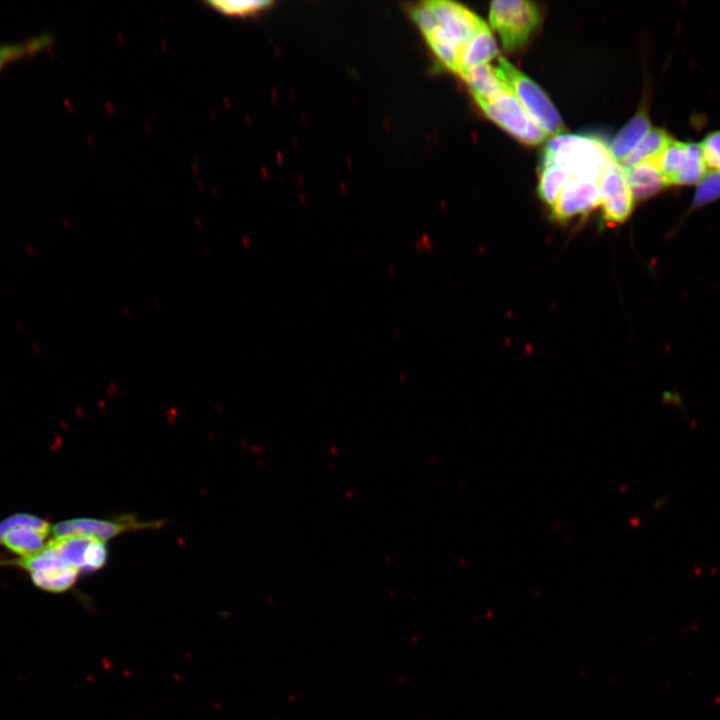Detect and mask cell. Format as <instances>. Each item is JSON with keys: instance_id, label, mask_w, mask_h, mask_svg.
<instances>
[{"instance_id": "11", "label": "cell", "mask_w": 720, "mask_h": 720, "mask_svg": "<svg viewBox=\"0 0 720 720\" xmlns=\"http://www.w3.org/2000/svg\"><path fill=\"white\" fill-rule=\"evenodd\" d=\"M651 129L647 109L642 106L608 145L613 161L621 165Z\"/></svg>"}, {"instance_id": "17", "label": "cell", "mask_w": 720, "mask_h": 720, "mask_svg": "<svg viewBox=\"0 0 720 720\" xmlns=\"http://www.w3.org/2000/svg\"><path fill=\"white\" fill-rule=\"evenodd\" d=\"M79 570L73 567L31 572V580L38 588L48 592H64L75 583Z\"/></svg>"}, {"instance_id": "16", "label": "cell", "mask_w": 720, "mask_h": 720, "mask_svg": "<svg viewBox=\"0 0 720 720\" xmlns=\"http://www.w3.org/2000/svg\"><path fill=\"white\" fill-rule=\"evenodd\" d=\"M673 139L665 129H651L620 166L628 169L639 162L656 159Z\"/></svg>"}, {"instance_id": "2", "label": "cell", "mask_w": 720, "mask_h": 720, "mask_svg": "<svg viewBox=\"0 0 720 720\" xmlns=\"http://www.w3.org/2000/svg\"><path fill=\"white\" fill-rule=\"evenodd\" d=\"M497 73L533 122L547 135L565 131L562 119L543 90L505 58H499Z\"/></svg>"}, {"instance_id": "13", "label": "cell", "mask_w": 720, "mask_h": 720, "mask_svg": "<svg viewBox=\"0 0 720 720\" xmlns=\"http://www.w3.org/2000/svg\"><path fill=\"white\" fill-rule=\"evenodd\" d=\"M458 74L472 90L473 95L485 100H493L511 92L499 77L496 68L488 63L462 69Z\"/></svg>"}, {"instance_id": "19", "label": "cell", "mask_w": 720, "mask_h": 720, "mask_svg": "<svg viewBox=\"0 0 720 720\" xmlns=\"http://www.w3.org/2000/svg\"><path fill=\"white\" fill-rule=\"evenodd\" d=\"M425 37L440 62L451 71L458 73L461 49L445 35L438 25Z\"/></svg>"}, {"instance_id": "7", "label": "cell", "mask_w": 720, "mask_h": 720, "mask_svg": "<svg viewBox=\"0 0 720 720\" xmlns=\"http://www.w3.org/2000/svg\"><path fill=\"white\" fill-rule=\"evenodd\" d=\"M600 199L598 181L571 177L552 205L551 216L559 222H565L574 216L586 215L600 204Z\"/></svg>"}, {"instance_id": "6", "label": "cell", "mask_w": 720, "mask_h": 720, "mask_svg": "<svg viewBox=\"0 0 720 720\" xmlns=\"http://www.w3.org/2000/svg\"><path fill=\"white\" fill-rule=\"evenodd\" d=\"M600 205L606 223H623L633 210V196L624 169L612 163L600 180Z\"/></svg>"}, {"instance_id": "8", "label": "cell", "mask_w": 720, "mask_h": 720, "mask_svg": "<svg viewBox=\"0 0 720 720\" xmlns=\"http://www.w3.org/2000/svg\"><path fill=\"white\" fill-rule=\"evenodd\" d=\"M437 25L461 50L474 37L484 22L466 7L452 1H429Z\"/></svg>"}, {"instance_id": "9", "label": "cell", "mask_w": 720, "mask_h": 720, "mask_svg": "<svg viewBox=\"0 0 720 720\" xmlns=\"http://www.w3.org/2000/svg\"><path fill=\"white\" fill-rule=\"evenodd\" d=\"M151 526V522H139L130 517L118 520L81 518L59 522L51 527L50 533L53 538L83 536L105 542L123 532Z\"/></svg>"}, {"instance_id": "20", "label": "cell", "mask_w": 720, "mask_h": 720, "mask_svg": "<svg viewBox=\"0 0 720 720\" xmlns=\"http://www.w3.org/2000/svg\"><path fill=\"white\" fill-rule=\"evenodd\" d=\"M720 199V171L706 172L698 182L692 198L690 210L706 206Z\"/></svg>"}, {"instance_id": "21", "label": "cell", "mask_w": 720, "mask_h": 720, "mask_svg": "<svg viewBox=\"0 0 720 720\" xmlns=\"http://www.w3.org/2000/svg\"><path fill=\"white\" fill-rule=\"evenodd\" d=\"M211 8L226 16L243 17L254 14L269 5L270 1H210Z\"/></svg>"}, {"instance_id": "3", "label": "cell", "mask_w": 720, "mask_h": 720, "mask_svg": "<svg viewBox=\"0 0 720 720\" xmlns=\"http://www.w3.org/2000/svg\"><path fill=\"white\" fill-rule=\"evenodd\" d=\"M540 18L538 6L530 1L496 0L490 5V24L507 51L522 47L539 25Z\"/></svg>"}, {"instance_id": "23", "label": "cell", "mask_w": 720, "mask_h": 720, "mask_svg": "<svg viewBox=\"0 0 720 720\" xmlns=\"http://www.w3.org/2000/svg\"><path fill=\"white\" fill-rule=\"evenodd\" d=\"M412 17L424 35H427L437 26L436 17L429 1L415 7L412 11Z\"/></svg>"}, {"instance_id": "1", "label": "cell", "mask_w": 720, "mask_h": 720, "mask_svg": "<svg viewBox=\"0 0 720 720\" xmlns=\"http://www.w3.org/2000/svg\"><path fill=\"white\" fill-rule=\"evenodd\" d=\"M615 163L608 145L591 135H557L545 146L541 167L557 165L571 177H584L598 181L609 165Z\"/></svg>"}, {"instance_id": "4", "label": "cell", "mask_w": 720, "mask_h": 720, "mask_svg": "<svg viewBox=\"0 0 720 720\" xmlns=\"http://www.w3.org/2000/svg\"><path fill=\"white\" fill-rule=\"evenodd\" d=\"M473 97L487 117L519 141L537 145L546 140L548 135L533 122L512 92L493 100Z\"/></svg>"}, {"instance_id": "22", "label": "cell", "mask_w": 720, "mask_h": 720, "mask_svg": "<svg viewBox=\"0 0 720 720\" xmlns=\"http://www.w3.org/2000/svg\"><path fill=\"white\" fill-rule=\"evenodd\" d=\"M699 146L706 166L720 171V130L707 133Z\"/></svg>"}, {"instance_id": "10", "label": "cell", "mask_w": 720, "mask_h": 720, "mask_svg": "<svg viewBox=\"0 0 720 720\" xmlns=\"http://www.w3.org/2000/svg\"><path fill=\"white\" fill-rule=\"evenodd\" d=\"M51 540L58 547L65 562L79 572L95 571L106 562L107 548L104 541L83 536H67Z\"/></svg>"}, {"instance_id": "12", "label": "cell", "mask_w": 720, "mask_h": 720, "mask_svg": "<svg viewBox=\"0 0 720 720\" xmlns=\"http://www.w3.org/2000/svg\"><path fill=\"white\" fill-rule=\"evenodd\" d=\"M624 171L634 200H645L668 187L656 159L639 162Z\"/></svg>"}, {"instance_id": "5", "label": "cell", "mask_w": 720, "mask_h": 720, "mask_svg": "<svg viewBox=\"0 0 720 720\" xmlns=\"http://www.w3.org/2000/svg\"><path fill=\"white\" fill-rule=\"evenodd\" d=\"M656 162L668 186L691 183L704 168L699 144L675 139L656 158Z\"/></svg>"}, {"instance_id": "18", "label": "cell", "mask_w": 720, "mask_h": 720, "mask_svg": "<svg viewBox=\"0 0 720 720\" xmlns=\"http://www.w3.org/2000/svg\"><path fill=\"white\" fill-rule=\"evenodd\" d=\"M571 178L570 174L557 165L541 167V177L537 192L539 197L552 207L561 189Z\"/></svg>"}, {"instance_id": "15", "label": "cell", "mask_w": 720, "mask_h": 720, "mask_svg": "<svg viewBox=\"0 0 720 720\" xmlns=\"http://www.w3.org/2000/svg\"><path fill=\"white\" fill-rule=\"evenodd\" d=\"M52 40L49 34H42L24 41L0 45V73L15 62L44 51L51 45Z\"/></svg>"}, {"instance_id": "14", "label": "cell", "mask_w": 720, "mask_h": 720, "mask_svg": "<svg viewBox=\"0 0 720 720\" xmlns=\"http://www.w3.org/2000/svg\"><path fill=\"white\" fill-rule=\"evenodd\" d=\"M497 54L498 49L495 39L487 24L483 22L474 37L461 50L459 58V71L476 65L485 64L493 59Z\"/></svg>"}]
</instances>
